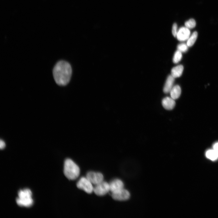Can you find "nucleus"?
<instances>
[{"instance_id": "f8f14e48", "label": "nucleus", "mask_w": 218, "mask_h": 218, "mask_svg": "<svg viewBox=\"0 0 218 218\" xmlns=\"http://www.w3.org/2000/svg\"><path fill=\"white\" fill-rule=\"evenodd\" d=\"M181 89L177 85L173 86L170 92V97L174 100L178 98L181 94Z\"/></svg>"}, {"instance_id": "412c9836", "label": "nucleus", "mask_w": 218, "mask_h": 218, "mask_svg": "<svg viewBox=\"0 0 218 218\" xmlns=\"http://www.w3.org/2000/svg\"><path fill=\"white\" fill-rule=\"evenodd\" d=\"M213 149L218 153V142L215 143L213 144Z\"/></svg>"}, {"instance_id": "1a4fd4ad", "label": "nucleus", "mask_w": 218, "mask_h": 218, "mask_svg": "<svg viewBox=\"0 0 218 218\" xmlns=\"http://www.w3.org/2000/svg\"><path fill=\"white\" fill-rule=\"evenodd\" d=\"M110 190L114 193L123 188L124 184L123 182L119 179L112 180L110 183Z\"/></svg>"}, {"instance_id": "aec40b11", "label": "nucleus", "mask_w": 218, "mask_h": 218, "mask_svg": "<svg viewBox=\"0 0 218 218\" xmlns=\"http://www.w3.org/2000/svg\"><path fill=\"white\" fill-rule=\"evenodd\" d=\"M5 144L2 140H1L0 141V148L1 149H3L5 147Z\"/></svg>"}, {"instance_id": "423d86ee", "label": "nucleus", "mask_w": 218, "mask_h": 218, "mask_svg": "<svg viewBox=\"0 0 218 218\" xmlns=\"http://www.w3.org/2000/svg\"><path fill=\"white\" fill-rule=\"evenodd\" d=\"M86 178L92 183L97 185L103 181V174L99 172L90 171L86 174Z\"/></svg>"}, {"instance_id": "9b49d317", "label": "nucleus", "mask_w": 218, "mask_h": 218, "mask_svg": "<svg viewBox=\"0 0 218 218\" xmlns=\"http://www.w3.org/2000/svg\"><path fill=\"white\" fill-rule=\"evenodd\" d=\"M174 81V78L171 75L168 76L163 88L164 93L167 94L170 92L173 87Z\"/></svg>"}, {"instance_id": "f03ea898", "label": "nucleus", "mask_w": 218, "mask_h": 218, "mask_svg": "<svg viewBox=\"0 0 218 218\" xmlns=\"http://www.w3.org/2000/svg\"><path fill=\"white\" fill-rule=\"evenodd\" d=\"M64 173L68 179L73 180L79 177L80 169L79 167L72 160L68 158L64 162Z\"/></svg>"}, {"instance_id": "20e7f679", "label": "nucleus", "mask_w": 218, "mask_h": 218, "mask_svg": "<svg viewBox=\"0 0 218 218\" xmlns=\"http://www.w3.org/2000/svg\"><path fill=\"white\" fill-rule=\"evenodd\" d=\"M92 183L86 178L81 177L77 183V187L88 193H91L93 191L94 188Z\"/></svg>"}, {"instance_id": "f257e3e1", "label": "nucleus", "mask_w": 218, "mask_h": 218, "mask_svg": "<svg viewBox=\"0 0 218 218\" xmlns=\"http://www.w3.org/2000/svg\"><path fill=\"white\" fill-rule=\"evenodd\" d=\"M72 70L70 64L68 62L61 60L58 61L54 66L53 74L56 83L59 85L64 86L69 82L71 76Z\"/></svg>"}, {"instance_id": "39448f33", "label": "nucleus", "mask_w": 218, "mask_h": 218, "mask_svg": "<svg viewBox=\"0 0 218 218\" xmlns=\"http://www.w3.org/2000/svg\"><path fill=\"white\" fill-rule=\"evenodd\" d=\"M109 190V184L105 181H102L96 185L93 190L95 194L99 196H103L106 194Z\"/></svg>"}, {"instance_id": "9d476101", "label": "nucleus", "mask_w": 218, "mask_h": 218, "mask_svg": "<svg viewBox=\"0 0 218 218\" xmlns=\"http://www.w3.org/2000/svg\"><path fill=\"white\" fill-rule=\"evenodd\" d=\"M162 104L164 108L167 110H171L174 107L175 102L171 97H167L163 99Z\"/></svg>"}, {"instance_id": "a211bd4d", "label": "nucleus", "mask_w": 218, "mask_h": 218, "mask_svg": "<svg viewBox=\"0 0 218 218\" xmlns=\"http://www.w3.org/2000/svg\"><path fill=\"white\" fill-rule=\"evenodd\" d=\"M188 47L187 44L184 43H181L177 45V50L181 52H185L187 51Z\"/></svg>"}, {"instance_id": "6ab92c4d", "label": "nucleus", "mask_w": 218, "mask_h": 218, "mask_svg": "<svg viewBox=\"0 0 218 218\" xmlns=\"http://www.w3.org/2000/svg\"><path fill=\"white\" fill-rule=\"evenodd\" d=\"M177 24L175 23L173 24L172 27V32L173 35L176 37L177 33Z\"/></svg>"}, {"instance_id": "6e6552de", "label": "nucleus", "mask_w": 218, "mask_h": 218, "mask_svg": "<svg viewBox=\"0 0 218 218\" xmlns=\"http://www.w3.org/2000/svg\"><path fill=\"white\" fill-rule=\"evenodd\" d=\"M190 31L186 27H181L178 31L176 37L180 41L187 40L190 36Z\"/></svg>"}, {"instance_id": "7ed1b4c3", "label": "nucleus", "mask_w": 218, "mask_h": 218, "mask_svg": "<svg viewBox=\"0 0 218 218\" xmlns=\"http://www.w3.org/2000/svg\"><path fill=\"white\" fill-rule=\"evenodd\" d=\"M32 195L31 190L28 189L20 190L18 193V197L16 199L17 204L21 206H31L33 203Z\"/></svg>"}, {"instance_id": "f3484780", "label": "nucleus", "mask_w": 218, "mask_h": 218, "mask_svg": "<svg viewBox=\"0 0 218 218\" xmlns=\"http://www.w3.org/2000/svg\"><path fill=\"white\" fill-rule=\"evenodd\" d=\"M185 25L189 29L193 28L196 25V21L193 19H190L185 22Z\"/></svg>"}, {"instance_id": "0eeeda50", "label": "nucleus", "mask_w": 218, "mask_h": 218, "mask_svg": "<svg viewBox=\"0 0 218 218\" xmlns=\"http://www.w3.org/2000/svg\"><path fill=\"white\" fill-rule=\"evenodd\" d=\"M130 196L129 191L124 188L112 193V197L114 199L119 201L127 200L129 199Z\"/></svg>"}, {"instance_id": "dca6fc26", "label": "nucleus", "mask_w": 218, "mask_h": 218, "mask_svg": "<svg viewBox=\"0 0 218 218\" xmlns=\"http://www.w3.org/2000/svg\"><path fill=\"white\" fill-rule=\"evenodd\" d=\"M182 57V52L177 50L175 53L173 58V61L174 63H177L181 59Z\"/></svg>"}, {"instance_id": "4468645a", "label": "nucleus", "mask_w": 218, "mask_h": 218, "mask_svg": "<svg viewBox=\"0 0 218 218\" xmlns=\"http://www.w3.org/2000/svg\"><path fill=\"white\" fill-rule=\"evenodd\" d=\"M205 155L207 158L212 161H216L218 159V153L213 149L207 150Z\"/></svg>"}, {"instance_id": "2eb2a0df", "label": "nucleus", "mask_w": 218, "mask_h": 218, "mask_svg": "<svg viewBox=\"0 0 218 218\" xmlns=\"http://www.w3.org/2000/svg\"><path fill=\"white\" fill-rule=\"evenodd\" d=\"M198 36V33L196 31L194 32L190 36L187 40V44L188 47L192 46L195 43Z\"/></svg>"}, {"instance_id": "ddd939ff", "label": "nucleus", "mask_w": 218, "mask_h": 218, "mask_svg": "<svg viewBox=\"0 0 218 218\" xmlns=\"http://www.w3.org/2000/svg\"><path fill=\"white\" fill-rule=\"evenodd\" d=\"M183 70V66L179 65L173 67L171 70V75L174 78L180 77Z\"/></svg>"}]
</instances>
